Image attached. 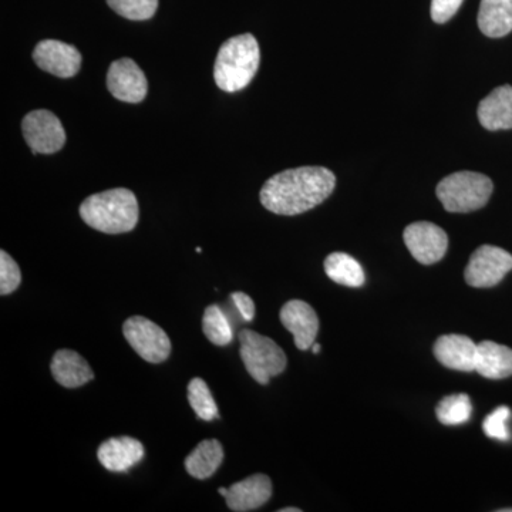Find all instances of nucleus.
<instances>
[{"label": "nucleus", "instance_id": "f8f14e48", "mask_svg": "<svg viewBox=\"0 0 512 512\" xmlns=\"http://www.w3.org/2000/svg\"><path fill=\"white\" fill-rule=\"evenodd\" d=\"M282 325L292 333L296 348L311 349L319 332V319L315 309L303 301L286 302L279 313Z\"/></svg>", "mask_w": 512, "mask_h": 512}, {"label": "nucleus", "instance_id": "6e6552de", "mask_svg": "<svg viewBox=\"0 0 512 512\" xmlns=\"http://www.w3.org/2000/svg\"><path fill=\"white\" fill-rule=\"evenodd\" d=\"M23 136L36 154H55L66 144L63 124L52 111L35 110L22 121Z\"/></svg>", "mask_w": 512, "mask_h": 512}, {"label": "nucleus", "instance_id": "c756f323", "mask_svg": "<svg viewBox=\"0 0 512 512\" xmlns=\"http://www.w3.org/2000/svg\"><path fill=\"white\" fill-rule=\"evenodd\" d=\"M301 508H293V507H289V508H282V510H279V512H301Z\"/></svg>", "mask_w": 512, "mask_h": 512}, {"label": "nucleus", "instance_id": "6ab92c4d", "mask_svg": "<svg viewBox=\"0 0 512 512\" xmlns=\"http://www.w3.org/2000/svg\"><path fill=\"white\" fill-rule=\"evenodd\" d=\"M478 26L491 39L512 32V0H481Z\"/></svg>", "mask_w": 512, "mask_h": 512}, {"label": "nucleus", "instance_id": "393cba45", "mask_svg": "<svg viewBox=\"0 0 512 512\" xmlns=\"http://www.w3.org/2000/svg\"><path fill=\"white\" fill-rule=\"evenodd\" d=\"M111 9L123 18L147 20L156 15L158 0H107Z\"/></svg>", "mask_w": 512, "mask_h": 512}, {"label": "nucleus", "instance_id": "ddd939ff", "mask_svg": "<svg viewBox=\"0 0 512 512\" xmlns=\"http://www.w3.org/2000/svg\"><path fill=\"white\" fill-rule=\"evenodd\" d=\"M272 483L271 478L264 474H255L238 481L228 488L225 501L229 510L235 512L255 511L271 500Z\"/></svg>", "mask_w": 512, "mask_h": 512}, {"label": "nucleus", "instance_id": "f03ea898", "mask_svg": "<svg viewBox=\"0 0 512 512\" xmlns=\"http://www.w3.org/2000/svg\"><path fill=\"white\" fill-rule=\"evenodd\" d=\"M80 217L89 227L104 234L133 231L138 222L136 195L127 188H114L90 195L80 205Z\"/></svg>", "mask_w": 512, "mask_h": 512}, {"label": "nucleus", "instance_id": "7ed1b4c3", "mask_svg": "<svg viewBox=\"0 0 512 512\" xmlns=\"http://www.w3.org/2000/svg\"><path fill=\"white\" fill-rule=\"evenodd\" d=\"M259 62L261 52L254 36L245 33L231 37L220 47L215 60V83L222 92H241L254 79Z\"/></svg>", "mask_w": 512, "mask_h": 512}, {"label": "nucleus", "instance_id": "b1692460", "mask_svg": "<svg viewBox=\"0 0 512 512\" xmlns=\"http://www.w3.org/2000/svg\"><path fill=\"white\" fill-rule=\"evenodd\" d=\"M188 402L198 419L205 421L220 419V412L210 387L200 377H194L188 384Z\"/></svg>", "mask_w": 512, "mask_h": 512}, {"label": "nucleus", "instance_id": "4be33fe9", "mask_svg": "<svg viewBox=\"0 0 512 512\" xmlns=\"http://www.w3.org/2000/svg\"><path fill=\"white\" fill-rule=\"evenodd\" d=\"M202 330L207 339L215 346H227L234 339L231 323L218 305H211L205 309Z\"/></svg>", "mask_w": 512, "mask_h": 512}, {"label": "nucleus", "instance_id": "473e14b6", "mask_svg": "<svg viewBox=\"0 0 512 512\" xmlns=\"http://www.w3.org/2000/svg\"><path fill=\"white\" fill-rule=\"evenodd\" d=\"M501 512H512V510H501Z\"/></svg>", "mask_w": 512, "mask_h": 512}, {"label": "nucleus", "instance_id": "9b49d317", "mask_svg": "<svg viewBox=\"0 0 512 512\" xmlns=\"http://www.w3.org/2000/svg\"><path fill=\"white\" fill-rule=\"evenodd\" d=\"M33 60L40 69L62 79L76 76L82 66V55L79 50L59 40L40 42L33 50Z\"/></svg>", "mask_w": 512, "mask_h": 512}, {"label": "nucleus", "instance_id": "aec40b11", "mask_svg": "<svg viewBox=\"0 0 512 512\" xmlns=\"http://www.w3.org/2000/svg\"><path fill=\"white\" fill-rule=\"evenodd\" d=\"M224 460V448L215 439L204 440L185 458V470L191 477L207 480L214 476Z\"/></svg>", "mask_w": 512, "mask_h": 512}, {"label": "nucleus", "instance_id": "bb28decb", "mask_svg": "<svg viewBox=\"0 0 512 512\" xmlns=\"http://www.w3.org/2000/svg\"><path fill=\"white\" fill-rule=\"evenodd\" d=\"M22 282L20 268L12 256L6 251L0 252V293L3 296L10 295L19 288Z\"/></svg>", "mask_w": 512, "mask_h": 512}, {"label": "nucleus", "instance_id": "f257e3e1", "mask_svg": "<svg viewBox=\"0 0 512 512\" xmlns=\"http://www.w3.org/2000/svg\"><path fill=\"white\" fill-rule=\"evenodd\" d=\"M336 187V177L325 167H301L282 171L266 181L261 202L278 215L303 214L328 200Z\"/></svg>", "mask_w": 512, "mask_h": 512}, {"label": "nucleus", "instance_id": "dca6fc26", "mask_svg": "<svg viewBox=\"0 0 512 512\" xmlns=\"http://www.w3.org/2000/svg\"><path fill=\"white\" fill-rule=\"evenodd\" d=\"M478 120L488 131L511 130L512 86L497 87L478 104Z\"/></svg>", "mask_w": 512, "mask_h": 512}, {"label": "nucleus", "instance_id": "5701e85b", "mask_svg": "<svg viewBox=\"0 0 512 512\" xmlns=\"http://www.w3.org/2000/svg\"><path fill=\"white\" fill-rule=\"evenodd\" d=\"M437 419L444 426H461L470 420L473 404L467 394H451L444 397L436 409Z\"/></svg>", "mask_w": 512, "mask_h": 512}, {"label": "nucleus", "instance_id": "a878e982", "mask_svg": "<svg viewBox=\"0 0 512 512\" xmlns=\"http://www.w3.org/2000/svg\"><path fill=\"white\" fill-rule=\"evenodd\" d=\"M511 419V410L507 406L498 407L493 413L485 417L483 423L484 433L490 439L507 441L510 440V430H508V420Z\"/></svg>", "mask_w": 512, "mask_h": 512}, {"label": "nucleus", "instance_id": "1a4fd4ad", "mask_svg": "<svg viewBox=\"0 0 512 512\" xmlns=\"http://www.w3.org/2000/svg\"><path fill=\"white\" fill-rule=\"evenodd\" d=\"M404 244L417 262L433 265L446 255L448 237L446 231L433 222L420 221L404 229Z\"/></svg>", "mask_w": 512, "mask_h": 512}, {"label": "nucleus", "instance_id": "7c9ffc66", "mask_svg": "<svg viewBox=\"0 0 512 512\" xmlns=\"http://www.w3.org/2000/svg\"><path fill=\"white\" fill-rule=\"evenodd\" d=\"M312 352L315 353V355H318V353L320 352V345H319V343H313Z\"/></svg>", "mask_w": 512, "mask_h": 512}, {"label": "nucleus", "instance_id": "412c9836", "mask_svg": "<svg viewBox=\"0 0 512 512\" xmlns=\"http://www.w3.org/2000/svg\"><path fill=\"white\" fill-rule=\"evenodd\" d=\"M326 275L336 284L349 288H362L365 285V272L353 256L345 252H333L325 259Z\"/></svg>", "mask_w": 512, "mask_h": 512}, {"label": "nucleus", "instance_id": "c85d7f7f", "mask_svg": "<svg viewBox=\"0 0 512 512\" xmlns=\"http://www.w3.org/2000/svg\"><path fill=\"white\" fill-rule=\"evenodd\" d=\"M232 302L235 303L242 319L251 322L255 318V303L252 301L251 296L244 292H234L231 295Z\"/></svg>", "mask_w": 512, "mask_h": 512}, {"label": "nucleus", "instance_id": "cd10ccee", "mask_svg": "<svg viewBox=\"0 0 512 512\" xmlns=\"http://www.w3.org/2000/svg\"><path fill=\"white\" fill-rule=\"evenodd\" d=\"M464 0H431V19L443 25L458 12Z\"/></svg>", "mask_w": 512, "mask_h": 512}, {"label": "nucleus", "instance_id": "39448f33", "mask_svg": "<svg viewBox=\"0 0 512 512\" xmlns=\"http://www.w3.org/2000/svg\"><path fill=\"white\" fill-rule=\"evenodd\" d=\"M239 342L242 362L255 382L268 384L272 377L284 372L288 360L274 340L245 329L239 333Z\"/></svg>", "mask_w": 512, "mask_h": 512}, {"label": "nucleus", "instance_id": "0eeeda50", "mask_svg": "<svg viewBox=\"0 0 512 512\" xmlns=\"http://www.w3.org/2000/svg\"><path fill=\"white\" fill-rule=\"evenodd\" d=\"M512 271V255L504 249L483 245L474 251L468 262L464 278L473 288H493Z\"/></svg>", "mask_w": 512, "mask_h": 512}, {"label": "nucleus", "instance_id": "a211bd4d", "mask_svg": "<svg viewBox=\"0 0 512 512\" xmlns=\"http://www.w3.org/2000/svg\"><path fill=\"white\" fill-rule=\"evenodd\" d=\"M476 372L490 380L512 376V350L488 340L481 342L477 348Z\"/></svg>", "mask_w": 512, "mask_h": 512}, {"label": "nucleus", "instance_id": "423d86ee", "mask_svg": "<svg viewBox=\"0 0 512 512\" xmlns=\"http://www.w3.org/2000/svg\"><path fill=\"white\" fill-rule=\"evenodd\" d=\"M124 338L141 359L163 363L171 353V342L160 326L143 316H133L123 325Z\"/></svg>", "mask_w": 512, "mask_h": 512}, {"label": "nucleus", "instance_id": "20e7f679", "mask_svg": "<svg viewBox=\"0 0 512 512\" xmlns=\"http://www.w3.org/2000/svg\"><path fill=\"white\" fill-rule=\"evenodd\" d=\"M493 190V181L487 175L460 171L440 181L437 197L446 211L466 214L485 207Z\"/></svg>", "mask_w": 512, "mask_h": 512}, {"label": "nucleus", "instance_id": "2f4dec72", "mask_svg": "<svg viewBox=\"0 0 512 512\" xmlns=\"http://www.w3.org/2000/svg\"><path fill=\"white\" fill-rule=\"evenodd\" d=\"M218 493H220L222 497H225V495L228 493V488H218Z\"/></svg>", "mask_w": 512, "mask_h": 512}, {"label": "nucleus", "instance_id": "2eb2a0df", "mask_svg": "<svg viewBox=\"0 0 512 512\" xmlns=\"http://www.w3.org/2000/svg\"><path fill=\"white\" fill-rule=\"evenodd\" d=\"M143 444L133 437H114L100 444L97 457L101 466L113 473H126L144 458Z\"/></svg>", "mask_w": 512, "mask_h": 512}, {"label": "nucleus", "instance_id": "f3484780", "mask_svg": "<svg viewBox=\"0 0 512 512\" xmlns=\"http://www.w3.org/2000/svg\"><path fill=\"white\" fill-rule=\"evenodd\" d=\"M50 370L56 382L67 389H76L94 379L92 367L74 350H57Z\"/></svg>", "mask_w": 512, "mask_h": 512}, {"label": "nucleus", "instance_id": "9d476101", "mask_svg": "<svg viewBox=\"0 0 512 512\" xmlns=\"http://www.w3.org/2000/svg\"><path fill=\"white\" fill-rule=\"evenodd\" d=\"M107 89L124 103L137 104L146 99L148 83L146 74L131 59H119L111 63L107 72Z\"/></svg>", "mask_w": 512, "mask_h": 512}, {"label": "nucleus", "instance_id": "4468645a", "mask_svg": "<svg viewBox=\"0 0 512 512\" xmlns=\"http://www.w3.org/2000/svg\"><path fill=\"white\" fill-rule=\"evenodd\" d=\"M478 345L468 336L444 335L434 345V356L441 365L458 372H476Z\"/></svg>", "mask_w": 512, "mask_h": 512}]
</instances>
